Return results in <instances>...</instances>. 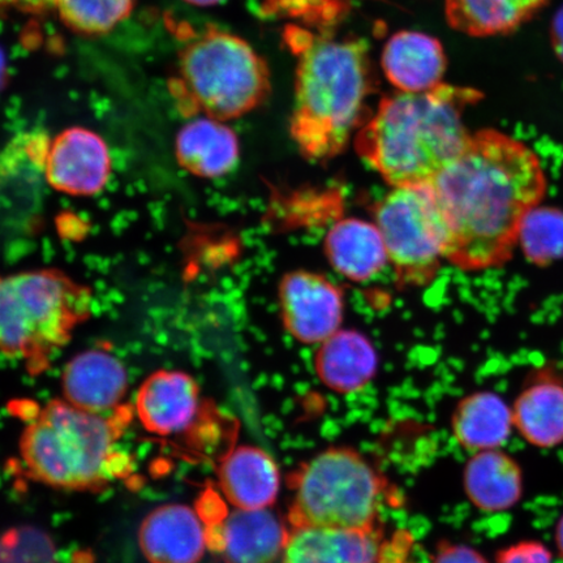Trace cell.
<instances>
[{
  "label": "cell",
  "mask_w": 563,
  "mask_h": 563,
  "mask_svg": "<svg viewBox=\"0 0 563 563\" xmlns=\"http://www.w3.org/2000/svg\"><path fill=\"white\" fill-rule=\"evenodd\" d=\"M199 384L180 371H158L141 385L136 411L141 424L158 435L187 432L199 418Z\"/></svg>",
  "instance_id": "12"
},
{
  "label": "cell",
  "mask_w": 563,
  "mask_h": 563,
  "mask_svg": "<svg viewBox=\"0 0 563 563\" xmlns=\"http://www.w3.org/2000/svg\"><path fill=\"white\" fill-rule=\"evenodd\" d=\"M528 262L545 266L563 258V211L540 206L528 213L519 242Z\"/></svg>",
  "instance_id": "27"
},
{
  "label": "cell",
  "mask_w": 563,
  "mask_h": 563,
  "mask_svg": "<svg viewBox=\"0 0 563 563\" xmlns=\"http://www.w3.org/2000/svg\"><path fill=\"white\" fill-rule=\"evenodd\" d=\"M278 300L287 333L300 343L321 344L341 329L343 291L322 274H285L279 282Z\"/></svg>",
  "instance_id": "9"
},
{
  "label": "cell",
  "mask_w": 563,
  "mask_h": 563,
  "mask_svg": "<svg viewBox=\"0 0 563 563\" xmlns=\"http://www.w3.org/2000/svg\"><path fill=\"white\" fill-rule=\"evenodd\" d=\"M91 306L90 288L53 267L0 276V354L44 371Z\"/></svg>",
  "instance_id": "4"
},
{
  "label": "cell",
  "mask_w": 563,
  "mask_h": 563,
  "mask_svg": "<svg viewBox=\"0 0 563 563\" xmlns=\"http://www.w3.org/2000/svg\"><path fill=\"white\" fill-rule=\"evenodd\" d=\"M186 3L199 5V7H209L221 3L222 0H185Z\"/></svg>",
  "instance_id": "33"
},
{
  "label": "cell",
  "mask_w": 563,
  "mask_h": 563,
  "mask_svg": "<svg viewBox=\"0 0 563 563\" xmlns=\"http://www.w3.org/2000/svg\"><path fill=\"white\" fill-rule=\"evenodd\" d=\"M429 186L446 227V262L481 272L510 262L525 218L544 200L548 180L530 146L487 129L471 133Z\"/></svg>",
  "instance_id": "1"
},
{
  "label": "cell",
  "mask_w": 563,
  "mask_h": 563,
  "mask_svg": "<svg viewBox=\"0 0 563 563\" xmlns=\"http://www.w3.org/2000/svg\"><path fill=\"white\" fill-rule=\"evenodd\" d=\"M387 258L400 287L432 282L446 252V227L429 183L393 188L375 208Z\"/></svg>",
  "instance_id": "8"
},
{
  "label": "cell",
  "mask_w": 563,
  "mask_h": 563,
  "mask_svg": "<svg viewBox=\"0 0 563 563\" xmlns=\"http://www.w3.org/2000/svg\"><path fill=\"white\" fill-rule=\"evenodd\" d=\"M496 563H552V553L538 541H523L499 552Z\"/></svg>",
  "instance_id": "28"
},
{
  "label": "cell",
  "mask_w": 563,
  "mask_h": 563,
  "mask_svg": "<svg viewBox=\"0 0 563 563\" xmlns=\"http://www.w3.org/2000/svg\"><path fill=\"white\" fill-rule=\"evenodd\" d=\"M290 532L269 508L236 509L221 520L217 549L227 563H273L285 552Z\"/></svg>",
  "instance_id": "15"
},
{
  "label": "cell",
  "mask_w": 563,
  "mask_h": 563,
  "mask_svg": "<svg viewBox=\"0 0 563 563\" xmlns=\"http://www.w3.org/2000/svg\"><path fill=\"white\" fill-rule=\"evenodd\" d=\"M548 0H445L448 24L475 38L516 32L543 9Z\"/></svg>",
  "instance_id": "23"
},
{
  "label": "cell",
  "mask_w": 563,
  "mask_h": 563,
  "mask_svg": "<svg viewBox=\"0 0 563 563\" xmlns=\"http://www.w3.org/2000/svg\"><path fill=\"white\" fill-rule=\"evenodd\" d=\"M452 426L456 441L468 452L495 450L510 438L512 411L497 394L475 393L456 406Z\"/></svg>",
  "instance_id": "24"
},
{
  "label": "cell",
  "mask_w": 563,
  "mask_h": 563,
  "mask_svg": "<svg viewBox=\"0 0 563 563\" xmlns=\"http://www.w3.org/2000/svg\"><path fill=\"white\" fill-rule=\"evenodd\" d=\"M514 428L531 445L552 449L563 442V373L533 371L512 407Z\"/></svg>",
  "instance_id": "14"
},
{
  "label": "cell",
  "mask_w": 563,
  "mask_h": 563,
  "mask_svg": "<svg viewBox=\"0 0 563 563\" xmlns=\"http://www.w3.org/2000/svg\"><path fill=\"white\" fill-rule=\"evenodd\" d=\"M294 485V527H375L384 481L354 450H325L299 471Z\"/></svg>",
  "instance_id": "7"
},
{
  "label": "cell",
  "mask_w": 563,
  "mask_h": 563,
  "mask_svg": "<svg viewBox=\"0 0 563 563\" xmlns=\"http://www.w3.org/2000/svg\"><path fill=\"white\" fill-rule=\"evenodd\" d=\"M314 368L330 390L350 394L363 389L376 376L378 355L367 336L340 329L320 344Z\"/></svg>",
  "instance_id": "20"
},
{
  "label": "cell",
  "mask_w": 563,
  "mask_h": 563,
  "mask_svg": "<svg viewBox=\"0 0 563 563\" xmlns=\"http://www.w3.org/2000/svg\"><path fill=\"white\" fill-rule=\"evenodd\" d=\"M118 419L52 400L20 440V455L34 481L56 489L95 490L115 476Z\"/></svg>",
  "instance_id": "5"
},
{
  "label": "cell",
  "mask_w": 563,
  "mask_h": 563,
  "mask_svg": "<svg viewBox=\"0 0 563 563\" xmlns=\"http://www.w3.org/2000/svg\"><path fill=\"white\" fill-rule=\"evenodd\" d=\"M135 7V0H54L53 10L70 31L84 35L111 32Z\"/></svg>",
  "instance_id": "25"
},
{
  "label": "cell",
  "mask_w": 563,
  "mask_h": 563,
  "mask_svg": "<svg viewBox=\"0 0 563 563\" xmlns=\"http://www.w3.org/2000/svg\"><path fill=\"white\" fill-rule=\"evenodd\" d=\"M54 0H0V11L13 10L40 15L53 10Z\"/></svg>",
  "instance_id": "30"
},
{
  "label": "cell",
  "mask_w": 563,
  "mask_h": 563,
  "mask_svg": "<svg viewBox=\"0 0 563 563\" xmlns=\"http://www.w3.org/2000/svg\"><path fill=\"white\" fill-rule=\"evenodd\" d=\"M62 387L68 404L103 415L121 406L129 390V375L110 351L91 349L70 358L63 371Z\"/></svg>",
  "instance_id": "13"
},
{
  "label": "cell",
  "mask_w": 563,
  "mask_h": 563,
  "mask_svg": "<svg viewBox=\"0 0 563 563\" xmlns=\"http://www.w3.org/2000/svg\"><path fill=\"white\" fill-rule=\"evenodd\" d=\"M464 489L482 511L509 510L523 495L522 470L510 455L497 449L475 453L464 468Z\"/></svg>",
  "instance_id": "22"
},
{
  "label": "cell",
  "mask_w": 563,
  "mask_h": 563,
  "mask_svg": "<svg viewBox=\"0 0 563 563\" xmlns=\"http://www.w3.org/2000/svg\"><path fill=\"white\" fill-rule=\"evenodd\" d=\"M482 97L445 82L418 93L397 90L358 130L356 152L393 188L427 185L467 144L464 112Z\"/></svg>",
  "instance_id": "3"
},
{
  "label": "cell",
  "mask_w": 563,
  "mask_h": 563,
  "mask_svg": "<svg viewBox=\"0 0 563 563\" xmlns=\"http://www.w3.org/2000/svg\"><path fill=\"white\" fill-rule=\"evenodd\" d=\"M361 0H262L264 18L284 19L313 31H333Z\"/></svg>",
  "instance_id": "26"
},
{
  "label": "cell",
  "mask_w": 563,
  "mask_h": 563,
  "mask_svg": "<svg viewBox=\"0 0 563 563\" xmlns=\"http://www.w3.org/2000/svg\"><path fill=\"white\" fill-rule=\"evenodd\" d=\"M175 156L179 166L196 178L218 179L234 170L241 144L224 122L196 117L176 135Z\"/></svg>",
  "instance_id": "18"
},
{
  "label": "cell",
  "mask_w": 563,
  "mask_h": 563,
  "mask_svg": "<svg viewBox=\"0 0 563 563\" xmlns=\"http://www.w3.org/2000/svg\"><path fill=\"white\" fill-rule=\"evenodd\" d=\"M323 250L330 265L352 282L368 280L389 263L377 224L357 218L338 221L329 230Z\"/></svg>",
  "instance_id": "21"
},
{
  "label": "cell",
  "mask_w": 563,
  "mask_h": 563,
  "mask_svg": "<svg viewBox=\"0 0 563 563\" xmlns=\"http://www.w3.org/2000/svg\"><path fill=\"white\" fill-rule=\"evenodd\" d=\"M42 170L55 191L75 197L96 196L111 178L110 150L97 132L70 126L46 146Z\"/></svg>",
  "instance_id": "10"
},
{
  "label": "cell",
  "mask_w": 563,
  "mask_h": 563,
  "mask_svg": "<svg viewBox=\"0 0 563 563\" xmlns=\"http://www.w3.org/2000/svg\"><path fill=\"white\" fill-rule=\"evenodd\" d=\"M555 543H558L559 551L563 558V517L561 518L558 528H555Z\"/></svg>",
  "instance_id": "32"
},
{
  "label": "cell",
  "mask_w": 563,
  "mask_h": 563,
  "mask_svg": "<svg viewBox=\"0 0 563 563\" xmlns=\"http://www.w3.org/2000/svg\"><path fill=\"white\" fill-rule=\"evenodd\" d=\"M382 66L394 88L418 93L443 82L448 58L438 38L421 32L404 31L386 42Z\"/></svg>",
  "instance_id": "16"
},
{
  "label": "cell",
  "mask_w": 563,
  "mask_h": 563,
  "mask_svg": "<svg viewBox=\"0 0 563 563\" xmlns=\"http://www.w3.org/2000/svg\"><path fill=\"white\" fill-rule=\"evenodd\" d=\"M139 544L151 563H199L210 532L199 511L183 504L162 505L141 523Z\"/></svg>",
  "instance_id": "11"
},
{
  "label": "cell",
  "mask_w": 563,
  "mask_h": 563,
  "mask_svg": "<svg viewBox=\"0 0 563 563\" xmlns=\"http://www.w3.org/2000/svg\"><path fill=\"white\" fill-rule=\"evenodd\" d=\"M170 88L183 114L234 121L269 97L271 69L249 42L208 26L183 46Z\"/></svg>",
  "instance_id": "6"
},
{
  "label": "cell",
  "mask_w": 563,
  "mask_h": 563,
  "mask_svg": "<svg viewBox=\"0 0 563 563\" xmlns=\"http://www.w3.org/2000/svg\"><path fill=\"white\" fill-rule=\"evenodd\" d=\"M433 563H488L475 549L467 545L450 544L440 549Z\"/></svg>",
  "instance_id": "29"
},
{
  "label": "cell",
  "mask_w": 563,
  "mask_h": 563,
  "mask_svg": "<svg viewBox=\"0 0 563 563\" xmlns=\"http://www.w3.org/2000/svg\"><path fill=\"white\" fill-rule=\"evenodd\" d=\"M284 38L297 58L291 137L302 157L325 164L346 150L365 117L373 90L368 46L297 24L286 26Z\"/></svg>",
  "instance_id": "2"
},
{
  "label": "cell",
  "mask_w": 563,
  "mask_h": 563,
  "mask_svg": "<svg viewBox=\"0 0 563 563\" xmlns=\"http://www.w3.org/2000/svg\"><path fill=\"white\" fill-rule=\"evenodd\" d=\"M552 45L554 48L555 55L559 56V59L563 63V7L562 9L555 13L552 23Z\"/></svg>",
  "instance_id": "31"
},
{
  "label": "cell",
  "mask_w": 563,
  "mask_h": 563,
  "mask_svg": "<svg viewBox=\"0 0 563 563\" xmlns=\"http://www.w3.org/2000/svg\"><path fill=\"white\" fill-rule=\"evenodd\" d=\"M218 477L223 496L235 509L271 508L280 489L276 461L255 446L231 450L220 464Z\"/></svg>",
  "instance_id": "19"
},
{
  "label": "cell",
  "mask_w": 563,
  "mask_h": 563,
  "mask_svg": "<svg viewBox=\"0 0 563 563\" xmlns=\"http://www.w3.org/2000/svg\"><path fill=\"white\" fill-rule=\"evenodd\" d=\"M378 553L375 527L298 526L288 537L282 563H376Z\"/></svg>",
  "instance_id": "17"
}]
</instances>
